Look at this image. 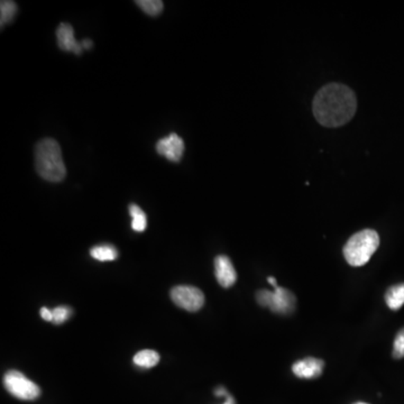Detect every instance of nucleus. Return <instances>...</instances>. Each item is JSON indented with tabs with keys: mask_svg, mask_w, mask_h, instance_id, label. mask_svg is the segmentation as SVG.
Masks as SVG:
<instances>
[{
	"mask_svg": "<svg viewBox=\"0 0 404 404\" xmlns=\"http://www.w3.org/2000/svg\"><path fill=\"white\" fill-rule=\"evenodd\" d=\"M52 312H53V321L52 323H54L55 325H61L69 319L70 316L72 314V310L65 305H60V307L53 309Z\"/></svg>",
	"mask_w": 404,
	"mask_h": 404,
	"instance_id": "f3484780",
	"label": "nucleus"
},
{
	"mask_svg": "<svg viewBox=\"0 0 404 404\" xmlns=\"http://www.w3.org/2000/svg\"><path fill=\"white\" fill-rule=\"evenodd\" d=\"M57 39H58L59 48L62 51L72 52L74 54H81L82 48L81 43H79L74 39V30L72 26L68 23H62L57 30Z\"/></svg>",
	"mask_w": 404,
	"mask_h": 404,
	"instance_id": "9d476101",
	"label": "nucleus"
},
{
	"mask_svg": "<svg viewBox=\"0 0 404 404\" xmlns=\"http://www.w3.org/2000/svg\"><path fill=\"white\" fill-rule=\"evenodd\" d=\"M325 363L321 359L314 358V357H307L294 363L292 365L293 374L300 378H316L320 376L323 371Z\"/></svg>",
	"mask_w": 404,
	"mask_h": 404,
	"instance_id": "1a4fd4ad",
	"label": "nucleus"
},
{
	"mask_svg": "<svg viewBox=\"0 0 404 404\" xmlns=\"http://www.w3.org/2000/svg\"><path fill=\"white\" fill-rule=\"evenodd\" d=\"M380 245L375 230H364L352 236L344 248L345 260L352 266L365 265Z\"/></svg>",
	"mask_w": 404,
	"mask_h": 404,
	"instance_id": "7ed1b4c3",
	"label": "nucleus"
},
{
	"mask_svg": "<svg viewBox=\"0 0 404 404\" xmlns=\"http://www.w3.org/2000/svg\"><path fill=\"white\" fill-rule=\"evenodd\" d=\"M385 302L391 310H398L404 305V283L390 287L385 293Z\"/></svg>",
	"mask_w": 404,
	"mask_h": 404,
	"instance_id": "9b49d317",
	"label": "nucleus"
},
{
	"mask_svg": "<svg viewBox=\"0 0 404 404\" xmlns=\"http://www.w3.org/2000/svg\"><path fill=\"white\" fill-rule=\"evenodd\" d=\"M39 314H41V317L46 320V321H53V312L50 309L44 307V308L41 309V311H39Z\"/></svg>",
	"mask_w": 404,
	"mask_h": 404,
	"instance_id": "6ab92c4d",
	"label": "nucleus"
},
{
	"mask_svg": "<svg viewBox=\"0 0 404 404\" xmlns=\"http://www.w3.org/2000/svg\"><path fill=\"white\" fill-rule=\"evenodd\" d=\"M259 305L269 308L274 314H292L296 308V296L289 290L276 287L274 291L261 290L256 293Z\"/></svg>",
	"mask_w": 404,
	"mask_h": 404,
	"instance_id": "20e7f679",
	"label": "nucleus"
},
{
	"mask_svg": "<svg viewBox=\"0 0 404 404\" xmlns=\"http://www.w3.org/2000/svg\"><path fill=\"white\" fill-rule=\"evenodd\" d=\"M133 362L139 367H154L155 365H157V363L160 362V355L155 350H141L134 356Z\"/></svg>",
	"mask_w": 404,
	"mask_h": 404,
	"instance_id": "f8f14e48",
	"label": "nucleus"
},
{
	"mask_svg": "<svg viewBox=\"0 0 404 404\" xmlns=\"http://www.w3.org/2000/svg\"><path fill=\"white\" fill-rule=\"evenodd\" d=\"M17 12V5L10 0H3L0 3V23L1 28L8 24L15 17Z\"/></svg>",
	"mask_w": 404,
	"mask_h": 404,
	"instance_id": "2eb2a0df",
	"label": "nucleus"
},
{
	"mask_svg": "<svg viewBox=\"0 0 404 404\" xmlns=\"http://www.w3.org/2000/svg\"><path fill=\"white\" fill-rule=\"evenodd\" d=\"M81 44L82 48H85V50H90V48L94 46V43H92V41H90V39H85Z\"/></svg>",
	"mask_w": 404,
	"mask_h": 404,
	"instance_id": "412c9836",
	"label": "nucleus"
},
{
	"mask_svg": "<svg viewBox=\"0 0 404 404\" xmlns=\"http://www.w3.org/2000/svg\"><path fill=\"white\" fill-rule=\"evenodd\" d=\"M223 404H236L235 400L232 398V395L227 394L226 401Z\"/></svg>",
	"mask_w": 404,
	"mask_h": 404,
	"instance_id": "5701e85b",
	"label": "nucleus"
},
{
	"mask_svg": "<svg viewBox=\"0 0 404 404\" xmlns=\"http://www.w3.org/2000/svg\"><path fill=\"white\" fill-rule=\"evenodd\" d=\"M3 385L12 396L24 401L35 400L41 394V389L33 381L28 380L23 373L15 370L8 371L5 374Z\"/></svg>",
	"mask_w": 404,
	"mask_h": 404,
	"instance_id": "39448f33",
	"label": "nucleus"
},
{
	"mask_svg": "<svg viewBox=\"0 0 404 404\" xmlns=\"http://www.w3.org/2000/svg\"><path fill=\"white\" fill-rule=\"evenodd\" d=\"M90 255L100 262H110L117 259L118 252L112 245H99L91 248Z\"/></svg>",
	"mask_w": 404,
	"mask_h": 404,
	"instance_id": "ddd939ff",
	"label": "nucleus"
},
{
	"mask_svg": "<svg viewBox=\"0 0 404 404\" xmlns=\"http://www.w3.org/2000/svg\"><path fill=\"white\" fill-rule=\"evenodd\" d=\"M136 5L150 16H159L163 10V1L161 0H139Z\"/></svg>",
	"mask_w": 404,
	"mask_h": 404,
	"instance_id": "dca6fc26",
	"label": "nucleus"
},
{
	"mask_svg": "<svg viewBox=\"0 0 404 404\" xmlns=\"http://www.w3.org/2000/svg\"><path fill=\"white\" fill-rule=\"evenodd\" d=\"M214 394L217 395V396H227L228 392H227L226 390L223 389V386H221V387H218V389L214 391Z\"/></svg>",
	"mask_w": 404,
	"mask_h": 404,
	"instance_id": "aec40b11",
	"label": "nucleus"
},
{
	"mask_svg": "<svg viewBox=\"0 0 404 404\" xmlns=\"http://www.w3.org/2000/svg\"><path fill=\"white\" fill-rule=\"evenodd\" d=\"M35 166L41 178L48 182L63 181L67 175L60 145L53 139H44L35 148Z\"/></svg>",
	"mask_w": 404,
	"mask_h": 404,
	"instance_id": "f03ea898",
	"label": "nucleus"
},
{
	"mask_svg": "<svg viewBox=\"0 0 404 404\" xmlns=\"http://www.w3.org/2000/svg\"><path fill=\"white\" fill-rule=\"evenodd\" d=\"M214 274L218 283L223 287H230L237 280V273L230 257L219 255L214 260Z\"/></svg>",
	"mask_w": 404,
	"mask_h": 404,
	"instance_id": "6e6552de",
	"label": "nucleus"
},
{
	"mask_svg": "<svg viewBox=\"0 0 404 404\" xmlns=\"http://www.w3.org/2000/svg\"><path fill=\"white\" fill-rule=\"evenodd\" d=\"M356 94L347 85L330 83L321 88L314 99V114L323 126H343L356 112Z\"/></svg>",
	"mask_w": 404,
	"mask_h": 404,
	"instance_id": "f257e3e1",
	"label": "nucleus"
},
{
	"mask_svg": "<svg viewBox=\"0 0 404 404\" xmlns=\"http://www.w3.org/2000/svg\"><path fill=\"white\" fill-rule=\"evenodd\" d=\"M267 281H269V283L271 284L272 287H274V289L279 287L278 281H276V279L272 278V276H270V278L267 279Z\"/></svg>",
	"mask_w": 404,
	"mask_h": 404,
	"instance_id": "4be33fe9",
	"label": "nucleus"
},
{
	"mask_svg": "<svg viewBox=\"0 0 404 404\" xmlns=\"http://www.w3.org/2000/svg\"><path fill=\"white\" fill-rule=\"evenodd\" d=\"M393 357L394 358H403L404 357V328L398 332L393 344Z\"/></svg>",
	"mask_w": 404,
	"mask_h": 404,
	"instance_id": "a211bd4d",
	"label": "nucleus"
},
{
	"mask_svg": "<svg viewBox=\"0 0 404 404\" xmlns=\"http://www.w3.org/2000/svg\"><path fill=\"white\" fill-rule=\"evenodd\" d=\"M171 299L179 308L189 312H196L205 305V294L198 287L191 285H178L171 290Z\"/></svg>",
	"mask_w": 404,
	"mask_h": 404,
	"instance_id": "423d86ee",
	"label": "nucleus"
},
{
	"mask_svg": "<svg viewBox=\"0 0 404 404\" xmlns=\"http://www.w3.org/2000/svg\"><path fill=\"white\" fill-rule=\"evenodd\" d=\"M183 139L178 134L172 133L156 143V152L171 162H179L184 153Z\"/></svg>",
	"mask_w": 404,
	"mask_h": 404,
	"instance_id": "0eeeda50",
	"label": "nucleus"
},
{
	"mask_svg": "<svg viewBox=\"0 0 404 404\" xmlns=\"http://www.w3.org/2000/svg\"><path fill=\"white\" fill-rule=\"evenodd\" d=\"M130 214L133 218L132 228L137 232H144L148 226V218H146V214L143 212L142 208H139V205L133 203L130 205Z\"/></svg>",
	"mask_w": 404,
	"mask_h": 404,
	"instance_id": "4468645a",
	"label": "nucleus"
},
{
	"mask_svg": "<svg viewBox=\"0 0 404 404\" xmlns=\"http://www.w3.org/2000/svg\"><path fill=\"white\" fill-rule=\"evenodd\" d=\"M356 404H367V403H356Z\"/></svg>",
	"mask_w": 404,
	"mask_h": 404,
	"instance_id": "b1692460",
	"label": "nucleus"
}]
</instances>
